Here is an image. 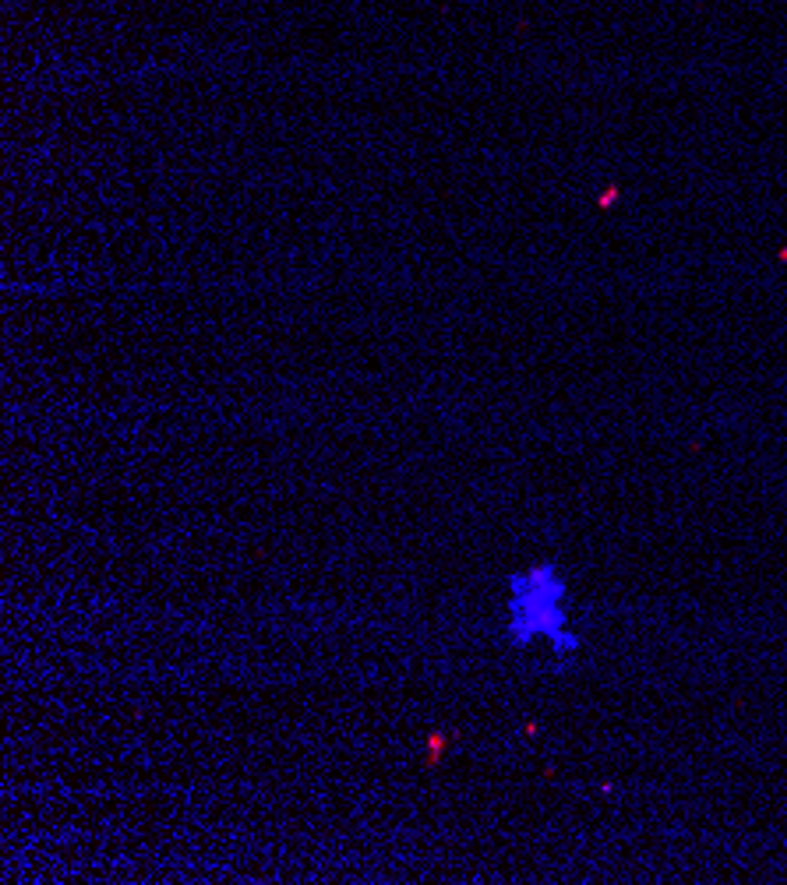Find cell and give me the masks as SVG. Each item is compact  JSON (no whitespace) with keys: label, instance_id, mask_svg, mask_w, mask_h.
<instances>
[{"label":"cell","instance_id":"1","mask_svg":"<svg viewBox=\"0 0 787 885\" xmlns=\"http://www.w3.org/2000/svg\"><path fill=\"white\" fill-rule=\"evenodd\" d=\"M505 639L512 649H533L537 642H548V653L558 663L576 660L583 639L572 632L569 582L562 565L540 561L505 579Z\"/></svg>","mask_w":787,"mask_h":885}]
</instances>
